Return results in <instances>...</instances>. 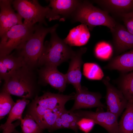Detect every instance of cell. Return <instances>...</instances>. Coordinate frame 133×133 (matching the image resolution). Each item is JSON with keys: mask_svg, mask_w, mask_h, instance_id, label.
<instances>
[{"mask_svg": "<svg viewBox=\"0 0 133 133\" xmlns=\"http://www.w3.org/2000/svg\"><path fill=\"white\" fill-rule=\"evenodd\" d=\"M33 69L26 65L19 68L4 81L1 91L33 100L38 96L39 88Z\"/></svg>", "mask_w": 133, "mask_h": 133, "instance_id": "1", "label": "cell"}, {"mask_svg": "<svg viewBox=\"0 0 133 133\" xmlns=\"http://www.w3.org/2000/svg\"><path fill=\"white\" fill-rule=\"evenodd\" d=\"M40 24L36 25L33 33L16 50L17 55L21 57L26 65L32 68L38 66L44 46V40L49 33L56 30L58 24L46 27Z\"/></svg>", "mask_w": 133, "mask_h": 133, "instance_id": "2", "label": "cell"}, {"mask_svg": "<svg viewBox=\"0 0 133 133\" xmlns=\"http://www.w3.org/2000/svg\"><path fill=\"white\" fill-rule=\"evenodd\" d=\"M71 18L72 22L86 25L91 31L98 26H106L111 31L117 23L108 12L94 6L87 0H81Z\"/></svg>", "mask_w": 133, "mask_h": 133, "instance_id": "3", "label": "cell"}, {"mask_svg": "<svg viewBox=\"0 0 133 133\" xmlns=\"http://www.w3.org/2000/svg\"><path fill=\"white\" fill-rule=\"evenodd\" d=\"M50 33V40L46 41L44 44L38 66L57 67L63 63L70 59L75 52L63 40L59 37L56 30Z\"/></svg>", "mask_w": 133, "mask_h": 133, "instance_id": "4", "label": "cell"}, {"mask_svg": "<svg viewBox=\"0 0 133 133\" xmlns=\"http://www.w3.org/2000/svg\"><path fill=\"white\" fill-rule=\"evenodd\" d=\"M75 94L68 95L46 92L36 96L29 104L27 114L35 120L45 114L57 108L64 107L68 101L74 99Z\"/></svg>", "mask_w": 133, "mask_h": 133, "instance_id": "5", "label": "cell"}, {"mask_svg": "<svg viewBox=\"0 0 133 133\" xmlns=\"http://www.w3.org/2000/svg\"><path fill=\"white\" fill-rule=\"evenodd\" d=\"M12 5L17 13L24 19L23 23L31 26L36 23L47 25L45 18L50 12V8L41 5L36 0H15Z\"/></svg>", "mask_w": 133, "mask_h": 133, "instance_id": "6", "label": "cell"}, {"mask_svg": "<svg viewBox=\"0 0 133 133\" xmlns=\"http://www.w3.org/2000/svg\"><path fill=\"white\" fill-rule=\"evenodd\" d=\"M36 25L23 23L13 26L4 34L0 37V56L9 54L19 48L33 33Z\"/></svg>", "mask_w": 133, "mask_h": 133, "instance_id": "7", "label": "cell"}, {"mask_svg": "<svg viewBox=\"0 0 133 133\" xmlns=\"http://www.w3.org/2000/svg\"><path fill=\"white\" fill-rule=\"evenodd\" d=\"M48 6L50 11L46 17L49 21L56 20L65 21L71 18L81 0H50Z\"/></svg>", "mask_w": 133, "mask_h": 133, "instance_id": "8", "label": "cell"}, {"mask_svg": "<svg viewBox=\"0 0 133 133\" xmlns=\"http://www.w3.org/2000/svg\"><path fill=\"white\" fill-rule=\"evenodd\" d=\"M73 112L81 118L86 117L92 119L95 124L103 127L109 133H119L118 117L110 112L83 111H74Z\"/></svg>", "mask_w": 133, "mask_h": 133, "instance_id": "9", "label": "cell"}, {"mask_svg": "<svg viewBox=\"0 0 133 133\" xmlns=\"http://www.w3.org/2000/svg\"><path fill=\"white\" fill-rule=\"evenodd\" d=\"M108 78L103 80L106 86V103L107 110L118 118L125 109L128 101L121 92L111 84Z\"/></svg>", "mask_w": 133, "mask_h": 133, "instance_id": "10", "label": "cell"}, {"mask_svg": "<svg viewBox=\"0 0 133 133\" xmlns=\"http://www.w3.org/2000/svg\"><path fill=\"white\" fill-rule=\"evenodd\" d=\"M87 49L85 47L81 48L75 51L70 59L68 68L66 74L67 83L73 86L76 93L80 92L82 88L81 84L82 76L81 69L83 63L82 57Z\"/></svg>", "mask_w": 133, "mask_h": 133, "instance_id": "11", "label": "cell"}, {"mask_svg": "<svg viewBox=\"0 0 133 133\" xmlns=\"http://www.w3.org/2000/svg\"><path fill=\"white\" fill-rule=\"evenodd\" d=\"M13 0H0V36L16 25L22 24V18L13 9Z\"/></svg>", "mask_w": 133, "mask_h": 133, "instance_id": "12", "label": "cell"}, {"mask_svg": "<svg viewBox=\"0 0 133 133\" xmlns=\"http://www.w3.org/2000/svg\"><path fill=\"white\" fill-rule=\"evenodd\" d=\"M40 82L48 84L59 92H63L67 83L66 75L59 71L57 67L51 66H42L39 70Z\"/></svg>", "mask_w": 133, "mask_h": 133, "instance_id": "13", "label": "cell"}, {"mask_svg": "<svg viewBox=\"0 0 133 133\" xmlns=\"http://www.w3.org/2000/svg\"><path fill=\"white\" fill-rule=\"evenodd\" d=\"M101 95L89 92L82 88L81 91L75 94V102L70 111H73L81 108L99 107L104 108L105 106L100 101Z\"/></svg>", "mask_w": 133, "mask_h": 133, "instance_id": "14", "label": "cell"}, {"mask_svg": "<svg viewBox=\"0 0 133 133\" xmlns=\"http://www.w3.org/2000/svg\"><path fill=\"white\" fill-rule=\"evenodd\" d=\"M110 31L116 52L120 53L133 49V34L129 32L124 26L117 23Z\"/></svg>", "mask_w": 133, "mask_h": 133, "instance_id": "15", "label": "cell"}, {"mask_svg": "<svg viewBox=\"0 0 133 133\" xmlns=\"http://www.w3.org/2000/svg\"><path fill=\"white\" fill-rule=\"evenodd\" d=\"M26 65L22 58L17 55L10 54L0 56V78L4 81L15 71Z\"/></svg>", "mask_w": 133, "mask_h": 133, "instance_id": "16", "label": "cell"}, {"mask_svg": "<svg viewBox=\"0 0 133 133\" xmlns=\"http://www.w3.org/2000/svg\"><path fill=\"white\" fill-rule=\"evenodd\" d=\"M95 3L108 12L120 16L133 11V0H96Z\"/></svg>", "mask_w": 133, "mask_h": 133, "instance_id": "17", "label": "cell"}, {"mask_svg": "<svg viewBox=\"0 0 133 133\" xmlns=\"http://www.w3.org/2000/svg\"><path fill=\"white\" fill-rule=\"evenodd\" d=\"M89 30L87 26L83 24L71 29L64 41L71 46H80L86 44L90 37Z\"/></svg>", "mask_w": 133, "mask_h": 133, "instance_id": "18", "label": "cell"}, {"mask_svg": "<svg viewBox=\"0 0 133 133\" xmlns=\"http://www.w3.org/2000/svg\"><path fill=\"white\" fill-rule=\"evenodd\" d=\"M106 68L122 72L133 70V49L113 59Z\"/></svg>", "mask_w": 133, "mask_h": 133, "instance_id": "19", "label": "cell"}, {"mask_svg": "<svg viewBox=\"0 0 133 133\" xmlns=\"http://www.w3.org/2000/svg\"><path fill=\"white\" fill-rule=\"evenodd\" d=\"M81 118L74 112L65 109L57 119L52 130L64 128L76 131L77 123Z\"/></svg>", "mask_w": 133, "mask_h": 133, "instance_id": "20", "label": "cell"}, {"mask_svg": "<svg viewBox=\"0 0 133 133\" xmlns=\"http://www.w3.org/2000/svg\"><path fill=\"white\" fill-rule=\"evenodd\" d=\"M118 122L119 133H133V100L128 104Z\"/></svg>", "mask_w": 133, "mask_h": 133, "instance_id": "21", "label": "cell"}, {"mask_svg": "<svg viewBox=\"0 0 133 133\" xmlns=\"http://www.w3.org/2000/svg\"><path fill=\"white\" fill-rule=\"evenodd\" d=\"M29 103L30 100L25 99L17 100L9 113L6 121L4 124L1 125L0 129L3 130L16 120L20 121L22 119V114L24 109Z\"/></svg>", "mask_w": 133, "mask_h": 133, "instance_id": "22", "label": "cell"}, {"mask_svg": "<svg viewBox=\"0 0 133 133\" xmlns=\"http://www.w3.org/2000/svg\"><path fill=\"white\" fill-rule=\"evenodd\" d=\"M65 109V107L54 109L35 121L43 130L47 129L52 130L57 119Z\"/></svg>", "mask_w": 133, "mask_h": 133, "instance_id": "23", "label": "cell"}, {"mask_svg": "<svg viewBox=\"0 0 133 133\" xmlns=\"http://www.w3.org/2000/svg\"><path fill=\"white\" fill-rule=\"evenodd\" d=\"M83 66V74L89 79L100 80L104 76L102 70L96 63H87L84 64Z\"/></svg>", "mask_w": 133, "mask_h": 133, "instance_id": "24", "label": "cell"}, {"mask_svg": "<svg viewBox=\"0 0 133 133\" xmlns=\"http://www.w3.org/2000/svg\"><path fill=\"white\" fill-rule=\"evenodd\" d=\"M120 86V90L128 101L133 100V72L123 77Z\"/></svg>", "mask_w": 133, "mask_h": 133, "instance_id": "25", "label": "cell"}, {"mask_svg": "<svg viewBox=\"0 0 133 133\" xmlns=\"http://www.w3.org/2000/svg\"><path fill=\"white\" fill-rule=\"evenodd\" d=\"M20 124L23 133H42L43 129L30 115H26Z\"/></svg>", "mask_w": 133, "mask_h": 133, "instance_id": "26", "label": "cell"}, {"mask_svg": "<svg viewBox=\"0 0 133 133\" xmlns=\"http://www.w3.org/2000/svg\"><path fill=\"white\" fill-rule=\"evenodd\" d=\"M15 103L10 95L1 91L0 94V119L9 114Z\"/></svg>", "mask_w": 133, "mask_h": 133, "instance_id": "27", "label": "cell"}, {"mask_svg": "<svg viewBox=\"0 0 133 133\" xmlns=\"http://www.w3.org/2000/svg\"><path fill=\"white\" fill-rule=\"evenodd\" d=\"M113 48L108 42L101 41L98 43L94 49V54L98 58L106 60L110 58L113 53Z\"/></svg>", "mask_w": 133, "mask_h": 133, "instance_id": "28", "label": "cell"}, {"mask_svg": "<svg viewBox=\"0 0 133 133\" xmlns=\"http://www.w3.org/2000/svg\"><path fill=\"white\" fill-rule=\"evenodd\" d=\"M95 124L93 120L86 117L81 118L77 123L78 127L85 133H88L89 132Z\"/></svg>", "mask_w": 133, "mask_h": 133, "instance_id": "29", "label": "cell"}, {"mask_svg": "<svg viewBox=\"0 0 133 133\" xmlns=\"http://www.w3.org/2000/svg\"><path fill=\"white\" fill-rule=\"evenodd\" d=\"M121 17L122 18L124 26L126 29L133 34V11L124 14Z\"/></svg>", "mask_w": 133, "mask_h": 133, "instance_id": "30", "label": "cell"}, {"mask_svg": "<svg viewBox=\"0 0 133 133\" xmlns=\"http://www.w3.org/2000/svg\"><path fill=\"white\" fill-rule=\"evenodd\" d=\"M20 124V121L17 120L15 122L12 123L5 129L3 130L2 133H12L16 128Z\"/></svg>", "mask_w": 133, "mask_h": 133, "instance_id": "31", "label": "cell"}, {"mask_svg": "<svg viewBox=\"0 0 133 133\" xmlns=\"http://www.w3.org/2000/svg\"><path fill=\"white\" fill-rule=\"evenodd\" d=\"M12 133H20L18 131H17L15 129V130L14 132Z\"/></svg>", "mask_w": 133, "mask_h": 133, "instance_id": "32", "label": "cell"}]
</instances>
